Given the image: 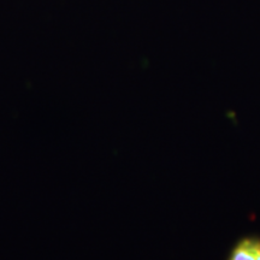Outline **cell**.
<instances>
[{
	"label": "cell",
	"mask_w": 260,
	"mask_h": 260,
	"mask_svg": "<svg viewBox=\"0 0 260 260\" xmlns=\"http://www.w3.org/2000/svg\"><path fill=\"white\" fill-rule=\"evenodd\" d=\"M228 260H260V236L247 235L240 239Z\"/></svg>",
	"instance_id": "obj_1"
}]
</instances>
